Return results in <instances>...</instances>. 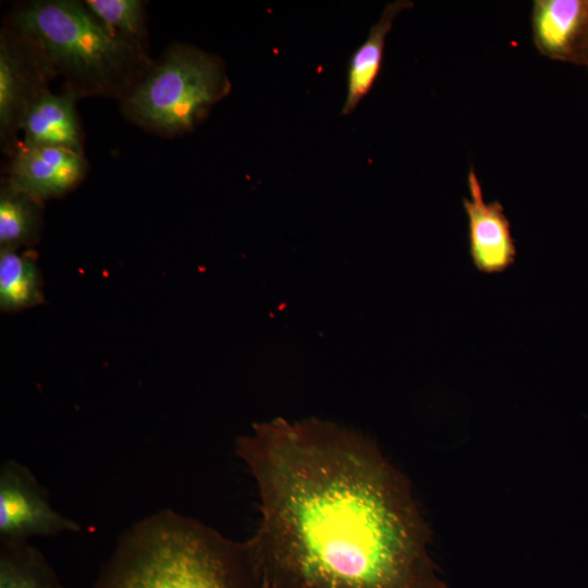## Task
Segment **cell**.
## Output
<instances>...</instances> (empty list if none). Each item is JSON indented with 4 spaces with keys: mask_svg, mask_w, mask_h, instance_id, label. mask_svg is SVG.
<instances>
[{
    "mask_svg": "<svg viewBox=\"0 0 588 588\" xmlns=\"http://www.w3.org/2000/svg\"><path fill=\"white\" fill-rule=\"evenodd\" d=\"M467 186L470 198L463 199V207L467 217L471 261L481 272H503L515 262L517 256L511 222L500 201H485L473 167L467 174Z\"/></svg>",
    "mask_w": 588,
    "mask_h": 588,
    "instance_id": "cell-7",
    "label": "cell"
},
{
    "mask_svg": "<svg viewBox=\"0 0 588 588\" xmlns=\"http://www.w3.org/2000/svg\"><path fill=\"white\" fill-rule=\"evenodd\" d=\"M0 588H64L40 550L26 540H0Z\"/></svg>",
    "mask_w": 588,
    "mask_h": 588,
    "instance_id": "cell-12",
    "label": "cell"
},
{
    "mask_svg": "<svg viewBox=\"0 0 588 588\" xmlns=\"http://www.w3.org/2000/svg\"><path fill=\"white\" fill-rule=\"evenodd\" d=\"M54 75L37 46L16 30H2L0 38V131L5 145L21 128L32 102Z\"/></svg>",
    "mask_w": 588,
    "mask_h": 588,
    "instance_id": "cell-6",
    "label": "cell"
},
{
    "mask_svg": "<svg viewBox=\"0 0 588 588\" xmlns=\"http://www.w3.org/2000/svg\"><path fill=\"white\" fill-rule=\"evenodd\" d=\"M230 90L220 58L177 45L125 96L124 109L145 127L176 134L196 126Z\"/></svg>",
    "mask_w": 588,
    "mask_h": 588,
    "instance_id": "cell-4",
    "label": "cell"
},
{
    "mask_svg": "<svg viewBox=\"0 0 588 588\" xmlns=\"http://www.w3.org/2000/svg\"><path fill=\"white\" fill-rule=\"evenodd\" d=\"M413 5L408 0L387 4L380 19L370 27L366 40L351 56L342 115L351 114L372 88L381 71L387 35L396 16Z\"/></svg>",
    "mask_w": 588,
    "mask_h": 588,
    "instance_id": "cell-11",
    "label": "cell"
},
{
    "mask_svg": "<svg viewBox=\"0 0 588 588\" xmlns=\"http://www.w3.org/2000/svg\"><path fill=\"white\" fill-rule=\"evenodd\" d=\"M587 27V0L534 1L532 38L537 49L548 58L573 61Z\"/></svg>",
    "mask_w": 588,
    "mask_h": 588,
    "instance_id": "cell-9",
    "label": "cell"
},
{
    "mask_svg": "<svg viewBox=\"0 0 588 588\" xmlns=\"http://www.w3.org/2000/svg\"><path fill=\"white\" fill-rule=\"evenodd\" d=\"M86 170L82 154L58 147L21 146L10 168L8 183L44 200L74 187Z\"/></svg>",
    "mask_w": 588,
    "mask_h": 588,
    "instance_id": "cell-8",
    "label": "cell"
},
{
    "mask_svg": "<svg viewBox=\"0 0 588 588\" xmlns=\"http://www.w3.org/2000/svg\"><path fill=\"white\" fill-rule=\"evenodd\" d=\"M41 200L8 182L0 193V250L17 249L37 241L41 228Z\"/></svg>",
    "mask_w": 588,
    "mask_h": 588,
    "instance_id": "cell-14",
    "label": "cell"
},
{
    "mask_svg": "<svg viewBox=\"0 0 588 588\" xmlns=\"http://www.w3.org/2000/svg\"><path fill=\"white\" fill-rule=\"evenodd\" d=\"M78 523L56 511L33 473L13 460L0 466V540H26L81 531Z\"/></svg>",
    "mask_w": 588,
    "mask_h": 588,
    "instance_id": "cell-5",
    "label": "cell"
},
{
    "mask_svg": "<svg viewBox=\"0 0 588 588\" xmlns=\"http://www.w3.org/2000/svg\"><path fill=\"white\" fill-rule=\"evenodd\" d=\"M77 95L68 89L62 94L44 90L28 107L21 128L22 146H46L82 154L81 130L75 110Z\"/></svg>",
    "mask_w": 588,
    "mask_h": 588,
    "instance_id": "cell-10",
    "label": "cell"
},
{
    "mask_svg": "<svg viewBox=\"0 0 588 588\" xmlns=\"http://www.w3.org/2000/svg\"><path fill=\"white\" fill-rule=\"evenodd\" d=\"M84 3L109 29L140 42L144 35V4L142 1L88 0Z\"/></svg>",
    "mask_w": 588,
    "mask_h": 588,
    "instance_id": "cell-15",
    "label": "cell"
},
{
    "mask_svg": "<svg viewBox=\"0 0 588 588\" xmlns=\"http://www.w3.org/2000/svg\"><path fill=\"white\" fill-rule=\"evenodd\" d=\"M41 275L30 250H0V307L15 311L42 303Z\"/></svg>",
    "mask_w": 588,
    "mask_h": 588,
    "instance_id": "cell-13",
    "label": "cell"
},
{
    "mask_svg": "<svg viewBox=\"0 0 588 588\" xmlns=\"http://www.w3.org/2000/svg\"><path fill=\"white\" fill-rule=\"evenodd\" d=\"M573 62L585 63L588 65V27L576 51Z\"/></svg>",
    "mask_w": 588,
    "mask_h": 588,
    "instance_id": "cell-16",
    "label": "cell"
},
{
    "mask_svg": "<svg viewBox=\"0 0 588 588\" xmlns=\"http://www.w3.org/2000/svg\"><path fill=\"white\" fill-rule=\"evenodd\" d=\"M235 446L258 491L245 543L264 588H448L408 480L370 439L279 417Z\"/></svg>",
    "mask_w": 588,
    "mask_h": 588,
    "instance_id": "cell-1",
    "label": "cell"
},
{
    "mask_svg": "<svg viewBox=\"0 0 588 588\" xmlns=\"http://www.w3.org/2000/svg\"><path fill=\"white\" fill-rule=\"evenodd\" d=\"M12 24L77 96H126L151 69L140 42L109 29L78 1H32Z\"/></svg>",
    "mask_w": 588,
    "mask_h": 588,
    "instance_id": "cell-3",
    "label": "cell"
},
{
    "mask_svg": "<svg viewBox=\"0 0 588 588\" xmlns=\"http://www.w3.org/2000/svg\"><path fill=\"white\" fill-rule=\"evenodd\" d=\"M91 588H264L245 541L172 510L134 523Z\"/></svg>",
    "mask_w": 588,
    "mask_h": 588,
    "instance_id": "cell-2",
    "label": "cell"
}]
</instances>
